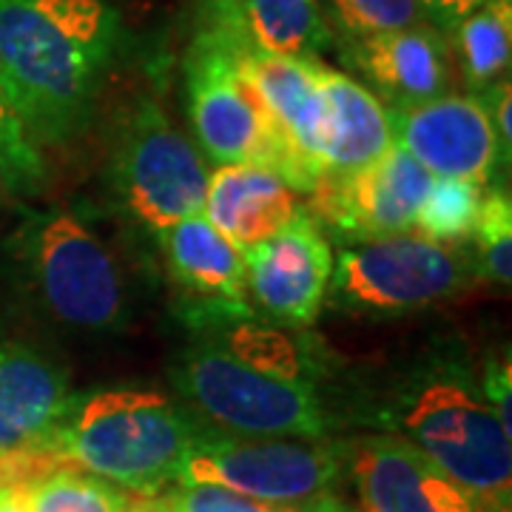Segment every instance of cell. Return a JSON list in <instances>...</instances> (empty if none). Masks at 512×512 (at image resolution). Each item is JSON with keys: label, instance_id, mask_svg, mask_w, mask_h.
<instances>
[{"label": "cell", "instance_id": "obj_32", "mask_svg": "<svg viewBox=\"0 0 512 512\" xmlns=\"http://www.w3.org/2000/svg\"><path fill=\"white\" fill-rule=\"evenodd\" d=\"M9 194H15V191H12V183H9V177H6V171H3V165H0V211H3Z\"/></svg>", "mask_w": 512, "mask_h": 512}, {"label": "cell", "instance_id": "obj_15", "mask_svg": "<svg viewBox=\"0 0 512 512\" xmlns=\"http://www.w3.org/2000/svg\"><path fill=\"white\" fill-rule=\"evenodd\" d=\"M348 473L362 512H495L393 433L348 444Z\"/></svg>", "mask_w": 512, "mask_h": 512}, {"label": "cell", "instance_id": "obj_25", "mask_svg": "<svg viewBox=\"0 0 512 512\" xmlns=\"http://www.w3.org/2000/svg\"><path fill=\"white\" fill-rule=\"evenodd\" d=\"M476 274L493 285L512 279V205L504 191H487L481 202L476 234Z\"/></svg>", "mask_w": 512, "mask_h": 512}, {"label": "cell", "instance_id": "obj_28", "mask_svg": "<svg viewBox=\"0 0 512 512\" xmlns=\"http://www.w3.org/2000/svg\"><path fill=\"white\" fill-rule=\"evenodd\" d=\"M487 3H493V0H419L424 20L433 23L444 35H450L461 20Z\"/></svg>", "mask_w": 512, "mask_h": 512}, {"label": "cell", "instance_id": "obj_9", "mask_svg": "<svg viewBox=\"0 0 512 512\" xmlns=\"http://www.w3.org/2000/svg\"><path fill=\"white\" fill-rule=\"evenodd\" d=\"M345 470V441L259 439L208 424L183 458L177 484L222 487L259 501L302 504L328 498Z\"/></svg>", "mask_w": 512, "mask_h": 512}, {"label": "cell", "instance_id": "obj_33", "mask_svg": "<svg viewBox=\"0 0 512 512\" xmlns=\"http://www.w3.org/2000/svg\"><path fill=\"white\" fill-rule=\"evenodd\" d=\"M495 512H510V507H507V510H495Z\"/></svg>", "mask_w": 512, "mask_h": 512}, {"label": "cell", "instance_id": "obj_20", "mask_svg": "<svg viewBox=\"0 0 512 512\" xmlns=\"http://www.w3.org/2000/svg\"><path fill=\"white\" fill-rule=\"evenodd\" d=\"M245 29L259 49L316 60L330 46V29L319 0H245Z\"/></svg>", "mask_w": 512, "mask_h": 512}, {"label": "cell", "instance_id": "obj_3", "mask_svg": "<svg viewBox=\"0 0 512 512\" xmlns=\"http://www.w3.org/2000/svg\"><path fill=\"white\" fill-rule=\"evenodd\" d=\"M373 421L419 447L490 510L510 507V430L495 416L481 376L461 353L419 356L376 399Z\"/></svg>", "mask_w": 512, "mask_h": 512}, {"label": "cell", "instance_id": "obj_14", "mask_svg": "<svg viewBox=\"0 0 512 512\" xmlns=\"http://www.w3.org/2000/svg\"><path fill=\"white\" fill-rule=\"evenodd\" d=\"M239 69L291 157L296 194H311L316 180L322 177L325 131L319 60L265 52L251 35H245L239 43Z\"/></svg>", "mask_w": 512, "mask_h": 512}, {"label": "cell", "instance_id": "obj_2", "mask_svg": "<svg viewBox=\"0 0 512 512\" xmlns=\"http://www.w3.org/2000/svg\"><path fill=\"white\" fill-rule=\"evenodd\" d=\"M120 32L109 0H0V74L37 146L89 126Z\"/></svg>", "mask_w": 512, "mask_h": 512}, {"label": "cell", "instance_id": "obj_29", "mask_svg": "<svg viewBox=\"0 0 512 512\" xmlns=\"http://www.w3.org/2000/svg\"><path fill=\"white\" fill-rule=\"evenodd\" d=\"M126 512H174L165 495H140L137 501H128Z\"/></svg>", "mask_w": 512, "mask_h": 512}, {"label": "cell", "instance_id": "obj_27", "mask_svg": "<svg viewBox=\"0 0 512 512\" xmlns=\"http://www.w3.org/2000/svg\"><path fill=\"white\" fill-rule=\"evenodd\" d=\"M174 512H345V507L333 498H313L302 504H276L259 501L248 495L231 493L222 487H180L165 495Z\"/></svg>", "mask_w": 512, "mask_h": 512}, {"label": "cell", "instance_id": "obj_13", "mask_svg": "<svg viewBox=\"0 0 512 512\" xmlns=\"http://www.w3.org/2000/svg\"><path fill=\"white\" fill-rule=\"evenodd\" d=\"M393 143L430 177L487 185L498 174L501 146L481 94H441L413 109H390Z\"/></svg>", "mask_w": 512, "mask_h": 512}, {"label": "cell", "instance_id": "obj_17", "mask_svg": "<svg viewBox=\"0 0 512 512\" xmlns=\"http://www.w3.org/2000/svg\"><path fill=\"white\" fill-rule=\"evenodd\" d=\"M69 399V373L52 356L23 342H0V456L40 444Z\"/></svg>", "mask_w": 512, "mask_h": 512}, {"label": "cell", "instance_id": "obj_5", "mask_svg": "<svg viewBox=\"0 0 512 512\" xmlns=\"http://www.w3.org/2000/svg\"><path fill=\"white\" fill-rule=\"evenodd\" d=\"M23 285L52 322L77 333L128 325L126 279L109 242L69 205L26 211L12 237Z\"/></svg>", "mask_w": 512, "mask_h": 512}, {"label": "cell", "instance_id": "obj_16", "mask_svg": "<svg viewBox=\"0 0 512 512\" xmlns=\"http://www.w3.org/2000/svg\"><path fill=\"white\" fill-rule=\"evenodd\" d=\"M345 60L365 77L367 89L390 109H413L450 92L453 46L433 23L365 37L342 46Z\"/></svg>", "mask_w": 512, "mask_h": 512}, {"label": "cell", "instance_id": "obj_6", "mask_svg": "<svg viewBox=\"0 0 512 512\" xmlns=\"http://www.w3.org/2000/svg\"><path fill=\"white\" fill-rule=\"evenodd\" d=\"M245 35L242 15L214 9L185 55V94L197 148L217 165H265L296 191L291 157L239 69Z\"/></svg>", "mask_w": 512, "mask_h": 512}, {"label": "cell", "instance_id": "obj_23", "mask_svg": "<svg viewBox=\"0 0 512 512\" xmlns=\"http://www.w3.org/2000/svg\"><path fill=\"white\" fill-rule=\"evenodd\" d=\"M487 188L476 180L433 177L416 214L419 237L439 245H464L476 234Z\"/></svg>", "mask_w": 512, "mask_h": 512}, {"label": "cell", "instance_id": "obj_22", "mask_svg": "<svg viewBox=\"0 0 512 512\" xmlns=\"http://www.w3.org/2000/svg\"><path fill=\"white\" fill-rule=\"evenodd\" d=\"M26 512H126L131 495L77 467H55L18 487Z\"/></svg>", "mask_w": 512, "mask_h": 512}, {"label": "cell", "instance_id": "obj_11", "mask_svg": "<svg viewBox=\"0 0 512 512\" xmlns=\"http://www.w3.org/2000/svg\"><path fill=\"white\" fill-rule=\"evenodd\" d=\"M165 256V271L183 293V319L191 330L217 328L254 319L248 299L245 256L205 220L191 214L157 234Z\"/></svg>", "mask_w": 512, "mask_h": 512}, {"label": "cell", "instance_id": "obj_31", "mask_svg": "<svg viewBox=\"0 0 512 512\" xmlns=\"http://www.w3.org/2000/svg\"><path fill=\"white\" fill-rule=\"evenodd\" d=\"M242 3L245 0H214V9L231 12V15H242Z\"/></svg>", "mask_w": 512, "mask_h": 512}, {"label": "cell", "instance_id": "obj_1", "mask_svg": "<svg viewBox=\"0 0 512 512\" xmlns=\"http://www.w3.org/2000/svg\"><path fill=\"white\" fill-rule=\"evenodd\" d=\"M328 359L296 328L231 322L197 330L171 384L205 424L259 439H328L336 413L322 382Z\"/></svg>", "mask_w": 512, "mask_h": 512}, {"label": "cell", "instance_id": "obj_7", "mask_svg": "<svg viewBox=\"0 0 512 512\" xmlns=\"http://www.w3.org/2000/svg\"><path fill=\"white\" fill-rule=\"evenodd\" d=\"M473 259L419 234L356 239L333 256L330 308L393 319L447 302L473 279Z\"/></svg>", "mask_w": 512, "mask_h": 512}, {"label": "cell", "instance_id": "obj_26", "mask_svg": "<svg viewBox=\"0 0 512 512\" xmlns=\"http://www.w3.org/2000/svg\"><path fill=\"white\" fill-rule=\"evenodd\" d=\"M37 148L40 146L23 126L18 109L9 97V89L3 83V74H0V165H3L15 194L35 191L46 177V163Z\"/></svg>", "mask_w": 512, "mask_h": 512}, {"label": "cell", "instance_id": "obj_12", "mask_svg": "<svg viewBox=\"0 0 512 512\" xmlns=\"http://www.w3.org/2000/svg\"><path fill=\"white\" fill-rule=\"evenodd\" d=\"M242 256L254 311L282 328H311L333 274V251L311 214L302 211L276 237L245 248Z\"/></svg>", "mask_w": 512, "mask_h": 512}, {"label": "cell", "instance_id": "obj_19", "mask_svg": "<svg viewBox=\"0 0 512 512\" xmlns=\"http://www.w3.org/2000/svg\"><path fill=\"white\" fill-rule=\"evenodd\" d=\"M319 86L325 97L322 174H350L379 160L393 146L390 109L359 80L322 63Z\"/></svg>", "mask_w": 512, "mask_h": 512}, {"label": "cell", "instance_id": "obj_10", "mask_svg": "<svg viewBox=\"0 0 512 512\" xmlns=\"http://www.w3.org/2000/svg\"><path fill=\"white\" fill-rule=\"evenodd\" d=\"M433 177L402 146L350 174H322L311 188V217L353 239L404 234L416 225Z\"/></svg>", "mask_w": 512, "mask_h": 512}, {"label": "cell", "instance_id": "obj_8", "mask_svg": "<svg viewBox=\"0 0 512 512\" xmlns=\"http://www.w3.org/2000/svg\"><path fill=\"white\" fill-rule=\"evenodd\" d=\"M111 194L128 220L154 237L177 220L200 214L208 168L197 143L151 100H137L114 128Z\"/></svg>", "mask_w": 512, "mask_h": 512}, {"label": "cell", "instance_id": "obj_21", "mask_svg": "<svg viewBox=\"0 0 512 512\" xmlns=\"http://www.w3.org/2000/svg\"><path fill=\"white\" fill-rule=\"evenodd\" d=\"M450 46L458 52L464 80L481 94L498 80H507L512 49L510 0H493L476 9L450 32Z\"/></svg>", "mask_w": 512, "mask_h": 512}, {"label": "cell", "instance_id": "obj_24", "mask_svg": "<svg viewBox=\"0 0 512 512\" xmlns=\"http://www.w3.org/2000/svg\"><path fill=\"white\" fill-rule=\"evenodd\" d=\"M328 15L342 46L424 23L419 0H328Z\"/></svg>", "mask_w": 512, "mask_h": 512}, {"label": "cell", "instance_id": "obj_18", "mask_svg": "<svg viewBox=\"0 0 512 512\" xmlns=\"http://www.w3.org/2000/svg\"><path fill=\"white\" fill-rule=\"evenodd\" d=\"M205 220L239 251L276 237L305 208L276 171L254 163H225L208 174Z\"/></svg>", "mask_w": 512, "mask_h": 512}, {"label": "cell", "instance_id": "obj_30", "mask_svg": "<svg viewBox=\"0 0 512 512\" xmlns=\"http://www.w3.org/2000/svg\"><path fill=\"white\" fill-rule=\"evenodd\" d=\"M0 512H26L18 487H12V484H0Z\"/></svg>", "mask_w": 512, "mask_h": 512}, {"label": "cell", "instance_id": "obj_4", "mask_svg": "<svg viewBox=\"0 0 512 512\" xmlns=\"http://www.w3.org/2000/svg\"><path fill=\"white\" fill-rule=\"evenodd\" d=\"M208 424L157 390L109 387L72 393L55 430L40 441L57 461L137 495L177 484L183 458Z\"/></svg>", "mask_w": 512, "mask_h": 512}]
</instances>
